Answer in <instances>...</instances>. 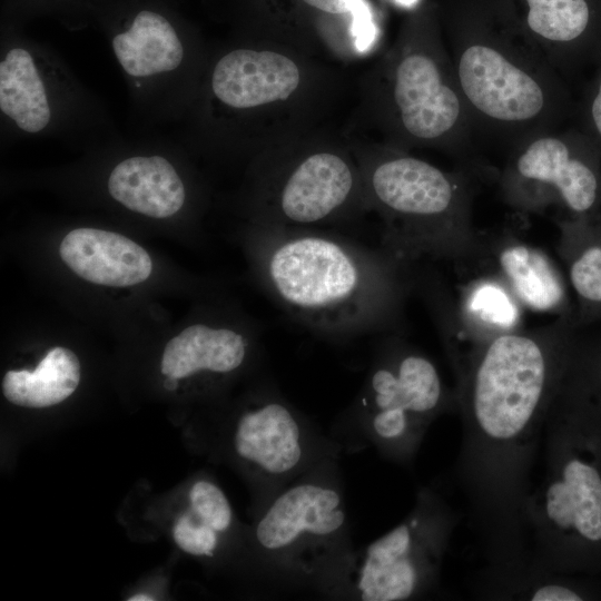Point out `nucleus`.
Segmentation results:
<instances>
[{
	"mask_svg": "<svg viewBox=\"0 0 601 601\" xmlns=\"http://www.w3.org/2000/svg\"><path fill=\"white\" fill-rule=\"evenodd\" d=\"M574 333L569 317L504 333L454 370L463 423L454 475L489 569L529 563L531 472Z\"/></svg>",
	"mask_w": 601,
	"mask_h": 601,
	"instance_id": "nucleus-1",
	"label": "nucleus"
},
{
	"mask_svg": "<svg viewBox=\"0 0 601 601\" xmlns=\"http://www.w3.org/2000/svg\"><path fill=\"white\" fill-rule=\"evenodd\" d=\"M128 601H152L154 598H151L148 594H136L127 599Z\"/></svg>",
	"mask_w": 601,
	"mask_h": 601,
	"instance_id": "nucleus-29",
	"label": "nucleus"
},
{
	"mask_svg": "<svg viewBox=\"0 0 601 601\" xmlns=\"http://www.w3.org/2000/svg\"><path fill=\"white\" fill-rule=\"evenodd\" d=\"M254 538L272 577L316 587L353 550L337 456L277 492Z\"/></svg>",
	"mask_w": 601,
	"mask_h": 601,
	"instance_id": "nucleus-9",
	"label": "nucleus"
},
{
	"mask_svg": "<svg viewBox=\"0 0 601 601\" xmlns=\"http://www.w3.org/2000/svg\"><path fill=\"white\" fill-rule=\"evenodd\" d=\"M308 10L321 14L334 24L351 62L358 58L349 41L336 24L339 21L355 41L363 58L378 49L381 30L368 0H296Z\"/></svg>",
	"mask_w": 601,
	"mask_h": 601,
	"instance_id": "nucleus-24",
	"label": "nucleus"
},
{
	"mask_svg": "<svg viewBox=\"0 0 601 601\" xmlns=\"http://www.w3.org/2000/svg\"><path fill=\"white\" fill-rule=\"evenodd\" d=\"M335 76L325 61L254 39L209 55L189 115L204 140L254 156L316 128Z\"/></svg>",
	"mask_w": 601,
	"mask_h": 601,
	"instance_id": "nucleus-3",
	"label": "nucleus"
},
{
	"mask_svg": "<svg viewBox=\"0 0 601 601\" xmlns=\"http://www.w3.org/2000/svg\"><path fill=\"white\" fill-rule=\"evenodd\" d=\"M457 410L436 365L397 333L381 344L353 407L363 436L386 459L411 463L432 423Z\"/></svg>",
	"mask_w": 601,
	"mask_h": 601,
	"instance_id": "nucleus-10",
	"label": "nucleus"
},
{
	"mask_svg": "<svg viewBox=\"0 0 601 601\" xmlns=\"http://www.w3.org/2000/svg\"><path fill=\"white\" fill-rule=\"evenodd\" d=\"M479 598L492 600L581 601L582 595L559 573L534 569L530 564L513 571L486 568L474 580Z\"/></svg>",
	"mask_w": 601,
	"mask_h": 601,
	"instance_id": "nucleus-23",
	"label": "nucleus"
},
{
	"mask_svg": "<svg viewBox=\"0 0 601 601\" xmlns=\"http://www.w3.org/2000/svg\"><path fill=\"white\" fill-rule=\"evenodd\" d=\"M545 474L524 508L529 564L561 573L580 544L601 543V472L571 449L563 422L549 413Z\"/></svg>",
	"mask_w": 601,
	"mask_h": 601,
	"instance_id": "nucleus-11",
	"label": "nucleus"
},
{
	"mask_svg": "<svg viewBox=\"0 0 601 601\" xmlns=\"http://www.w3.org/2000/svg\"><path fill=\"white\" fill-rule=\"evenodd\" d=\"M62 263L79 278L100 286L125 288L149 278L152 260L132 239L111 230L79 227L58 247Z\"/></svg>",
	"mask_w": 601,
	"mask_h": 601,
	"instance_id": "nucleus-17",
	"label": "nucleus"
},
{
	"mask_svg": "<svg viewBox=\"0 0 601 601\" xmlns=\"http://www.w3.org/2000/svg\"><path fill=\"white\" fill-rule=\"evenodd\" d=\"M85 89L48 48L3 41L0 53V114L6 129L23 137L58 131L92 111Z\"/></svg>",
	"mask_w": 601,
	"mask_h": 601,
	"instance_id": "nucleus-13",
	"label": "nucleus"
},
{
	"mask_svg": "<svg viewBox=\"0 0 601 601\" xmlns=\"http://www.w3.org/2000/svg\"><path fill=\"white\" fill-rule=\"evenodd\" d=\"M106 188L124 208L155 219L174 217L188 198L176 164L156 151L134 152L119 159L108 173Z\"/></svg>",
	"mask_w": 601,
	"mask_h": 601,
	"instance_id": "nucleus-18",
	"label": "nucleus"
},
{
	"mask_svg": "<svg viewBox=\"0 0 601 601\" xmlns=\"http://www.w3.org/2000/svg\"><path fill=\"white\" fill-rule=\"evenodd\" d=\"M529 42L563 70L601 62V0H500Z\"/></svg>",
	"mask_w": 601,
	"mask_h": 601,
	"instance_id": "nucleus-16",
	"label": "nucleus"
},
{
	"mask_svg": "<svg viewBox=\"0 0 601 601\" xmlns=\"http://www.w3.org/2000/svg\"><path fill=\"white\" fill-rule=\"evenodd\" d=\"M132 97L158 115L189 114L209 53L164 12L142 8L109 35Z\"/></svg>",
	"mask_w": 601,
	"mask_h": 601,
	"instance_id": "nucleus-12",
	"label": "nucleus"
},
{
	"mask_svg": "<svg viewBox=\"0 0 601 601\" xmlns=\"http://www.w3.org/2000/svg\"><path fill=\"white\" fill-rule=\"evenodd\" d=\"M489 246L497 277L523 307L558 317L574 315L564 278L546 254L513 238Z\"/></svg>",
	"mask_w": 601,
	"mask_h": 601,
	"instance_id": "nucleus-20",
	"label": "nucleus"
},
{
	"mask_svg": "<svg viewBox=\"0 0 601 601\" xmlns=\"http://www.w3.org/2000/svg\"><path fill=\"white\" fill-rule=\"evenodd\" d=\"M558 250L575 297L574 317L585 326L601 322V213L559 223Z\"/></svg>",
	"mask_w": 601,
	"mask_h": 601,
	"instance_id": "nucleus-21",
	"label": "nucleus"
},
{
	"mask_svg": "<svg viewBox=\"0 0 601 601\" xmlns=\"http://www.w3.org/2000/svg\"><path fill=\"white\" fill-rule=\"evenodd\" d=\"M459 520L437 490L421 487L401 523L372 543L353 549L316 588L329 597L363 601L425 597L439 588Z\"/></svg>",
	"mask_w": 601,
	"mask_h": 601,
	"instance_id": "nucleus-8",
	"label": "nucleus"
},
{
	"mask_svg": "<svg viewBox=\"0 0 601 601\" xmlns=\"http://www.w3.org/2000/svg\"><path fill=\"white\" fill-rule=\"evenodd\" d=\"M395 3L404 7V8H408V9H414L417 7L420 0H393Z\"/></svg>",
	"mask_w": 601,
	"mask_h": 601,
	"instance_id": "nucleus-27",
	"label": "nucleus"
},
{
	"mask_svg": "<svg viewBox=\"0 0 601 601\" xmlns=\"http://www.w3.org/2000/svg\"><path fill=\"white\" fill-rule=\"evenodd\" d=\"M165 387L169 391H174V390H177L178 387V380L176 378H173V377H167V380L165 381Z\"/></svg>",
	"mask_w": 601,
	"mask_h": 601,
	"instance_id": "nucleus-28",
	"label": "nucleus"
},
{
	"mask_svg": "<svg viewBox=\"0 0 601 601\" xmlns=\"http://www.w3.org/2000/svg\"><path fill=\"white\" fill-rule=\"evenodd\" d=\"M363 106L383 144L447 148L471 114L433 22L414 19L365 76Z\"/></svg>",
	"mask_w": 601,
	"mask_h": 601,
	"instance_id": "nucleus-6",
	"label": "nucleus"
},
{
	"mask_svg": "<svg viewBox=\"0 0 601 601\" xmlns=\"http://www.w3.org/2000/svg\"><path fill=\"white\" fill-rule=\"evenodd\" d=\"M233 445L259 475L269 500L323 460L337 456L339 449L273 390L238 417Z\"/></svg>",
	"mask_w": 601,
	"mask_h": 601,
	"instance_id": "nucleus-15",
	"label": "nucleus"
},
{
	"mask_svg": "<svg viewBox=\"0 0 601 601\" xmlns=\"http://www.w3.org/2000/svg\"><path fill=\"white\" fill-rule=\"evenodd\" d=\"M504 186L511 200L523 208L556 203L568 218L600 214V149L581 129L540 135L519 151Z\"/></svg>",
	"mask_w": 601,
	"mask_h": 601,
	"instance_id": "nucleus-14",
	"label": "nucleus"
},
{
	"mask_svg": "<svg viewBox=\"0 0 601 601\" xmlns=\"http://www.w3.org/2000/svg\"><path fill=\"white\" fill-rule=\"evenodd\" d=\"M253 345L249 333L238 325L197 322L168 341L160 371L176 380L229 375L246 364Z\"/></svg>",
	"mask_w": 601,
	"mask_h": 601,
	"instance_id": "nucleus-19",
	"label": "nucleus"
},
{
	"mask_svg": "<svg viewBox=\"0 0 601 601\" xmlns=\"http://www.w3.org/2000/svg\"><path fill=\"white\" fill-rule=\"evenodd\" d=\"M580 129L598 146L601 152V62L589 81L580 107Z\"/></svg>",
	"mask_w": 601,
	"mask_h": 601,
	"instance_id": "nucleus-25",
	"label": "nucleus"
},
{
	"mask_svg": "<svg viewBox=\"0 0 601 601\" xmlns=\"http://www.w3.org/2000/svg\"><path fill=\"white\" fill-rule=\"evenodd\" d=\"M594 384L600 387L601 392V355L599 356L598 362L594 364Z\"/></svg>",
	"mask_w": 601,
	"mask_h": 601,
	"instance_id": "nucleus-26",
	"label": "nucleus"
},
{
	"mask_svg": "<svg viewBox=\"0 0 601 601\" xmlns=\"http://www.w3.org/2000/svg\"><path fill=\"white\" fill-rule=\"evenodd\" d=\"M250 177L257 225L323 228L368 213L352 142L317 128L254 155Z\"/></svg>",
	"mask_w": 601,
	"mask_h": 601,
	"instance_id": "nucleus-7",
	"label": "nucleus"
},
{
	"mask_svg": "<svg viewBox=\"0 0 601 601\" xmlns=\"http://www.w3.org/2000/svg\"><path fill=\"white\" fill-rule=\"evenodd\" d=\"M368 213L382 223L380 246L415 268L423 260L479 256L483 239L471 220L460 177L385 144L352 142Z\"/></svg>",
	"mask_w": 601,
	"mask_h": 601,
	"instance_id": "nucleus-4",
	"label": "nucleus"
},
{
	"mask_svg": "<svg viewBox=\"0 0 601 601\" xmlns=\"http://www.w3.org/2000/svg\"><path fill=\"white\" fill-rule=\"evenodd\" d=\"M252 256L262 285L292 319L346 339L396 332L417 273L386 250L318 227L254 224Z\"/></svg>",
	"mask_w": 601,
	"mask_h": 601,
	"instance_id": "nucleus-2",
	"label": "nucleus"
},
{
	"mask_svg": "<svg viewBox=\"0 0 601 601\" xmlns=\"http://www.w3.org/2000/svg\"><path fill=\"white\" fill-rule=\"evenodd\" d=\"M456 21L450 58L472 116L521 132L542 125L551 111L560 117L569 110L568 93L562 86L551 87L542 55L500 0L466 1Z\"/></svg>",
	"mask_w": 601,
	"mask_h": 601,
	"instance_id": "nucleus-5",
	"label": "nucleus"
},
{
	"mask_svg": "<svg viewBox=\"0 0 601 601\" xmlns=\"http://www.w3.org/2000/svg\"><path fill=\"white\" fill-rule=\"evenodd\" d=\"M80 376L78 356L67 347L55 346L35 370L8 371L2 380V392L14 405L48 407L68 398L78 387Z\"/></svg>",
	"mask_w": 601,
	"mask_h": 601,
	"instance_id": "nucleus-22",
	"label": "nucleus"
}]
</instances>
